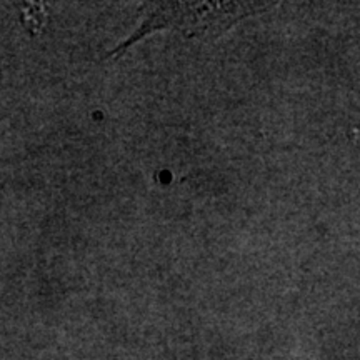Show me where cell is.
<instances>
[{
  "label": "cell",
  "instance_id": "6da1fadb",
  "mask_svg": "<svg viewBox=\"0 0 360 360\" xmlns=\"http://www.w3.org/2000/svg\"><path fill=\"white\" fill-rule=\"evenodd\" d=\"M141 25L122 44L117 45L109 58H119L130 45L155 30H177L188 39L217 37L238 20L260 13L267 7L262 2H162L143 6Z\"/></svg>",
  "mask_w": 360,
  "mask_h": 360
}]
</instances>
